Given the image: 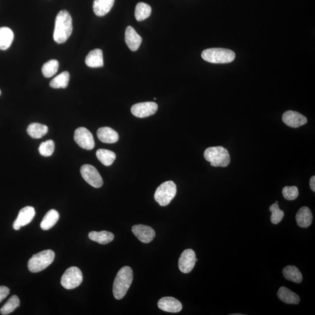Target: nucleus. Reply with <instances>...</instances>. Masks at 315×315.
<instances>
[{"label":"nucleus","instance_id":"obj_33","mask_svg":"<svg viewBox=\"0 0 315 315\" xmlns=\"http://www.w3.org/2000/svg\"><path fill=\"white\" fill-rule=\"evenodd\" d=\"M39 153L44 157H50L54 152V143L52 140L42 143L39 148Z\"/></svg>","mask_w":315,"mask_h":315},{"label":"nucleus","instance_id":"obj_22","mask_svg":"<svg viewBox=\"0 0 315 315\" xmlns=\"http://www.w3.org/2000/svg\"><path fill=\"white\" fill-rule=\"evenodd\" d=\"M88 237L91 240L96 242L98 244L106 245L112 241L114 236L112 233L103 231L101 232L92 231L89 233Z\"/></svg>","mask_w":315,"mask_h":315},{"label":"nucleus","instance_id":"obj_18","mask_svg":"<svg viewBox=\"0 0 315 315\" xmlns=\"http://www.w3.org/2000/svg\"><path fill=\"white\" fill-rule=\"evenodd\" d=\"M85 63L92 68L104 66L103 52L99 49L91 51L85 58Z\"/></svg>","mask_w":315,"mask_h":315},{"label":"nucleus","instance_id":"obj_27","mask_svg":"<svg viewBox=\"0 0 315 315\" xmlns=\"http://www.w3.org/2000/svg\"><path fill=\"white\" fill-rule=\"evenodd\" d=\"M96 155L100 161L106 166L112 165L116 157V154L113 152L105 149L98 150Z\"/></svg>","mask_w":315,"mask_h":315},{"label":"nucleus","instance_id":"obj_31","mask_svg":"<svg viewBox=\"0 0 315 315\" xmlns=\"http://www.w3.org/2000/svg\"><path fill=\"white\" fill-rule=\"evenodd\" d=\"M59 63L57 60H51L43 65L42 71L46 78H51L57 73L58 70Z\"/></svg>","mask_w":315,"mask_h":315},{"label":"nucleus","instance_id":"obj_10","mask_svg":"<svg viewBox=\"0 0 315 315\" xmlns=\"http://www.w3.org/2000/svg\"><path fill=\"white\" fill-rule=\"evenodd\" d=\"M158 105L153 102L139 103L131 107V113L134 116L144 118L155 114L158 110Z\"/></svg>","mask_w":315,"mask_h":315},{"label":"nucleus","instance_id":"obj_3","mask_svg":"<svg viewBox=\"0 0 315 315\" xmlns=\"http://www.w3.org/2000/svg\"><path fill=\"white\" fill-rule=\"evenodd\" d=\"M203 60L214 64L231 63L235 60V52L229 49L211 48L206 49L202 52Z\"/></svg>","mask_w":315,"mask_h":315},{"label":"nucleus","instance_id":"obj_12","mask_svg":"<svg viewBox=\"0 0 315 315\" xmlns=\"http://www.w3.org/2000/svg\"><path fill=\"white\" fill-rule=\"evenodd\" d=\"M35 216V209L31 206L25 207L19 211L17 218L13 224V228L19 230L22 226L29 224Z\"/></svg>","mask_w":315,"mask_h":315},{"label":"nucleus","instance_id":"obj_11","mask_svg":"<svg viewBox=\"0 0 315 315\" xmlns=\"http://www.w3.org/2000/svg\"><path fill=\"white\" fill-rule=\"evenodd\" d=\"M196 262V254L192 249L184 251L179 259V270L183 273H189L194 268Z\"/></svg>","mask_w":315,"mask_h":315},{"label":"nucleus","instance_id":"obj_9","mask_svg":"<svg viewBox=\"0 0 315 315\" xmlns=\"http://www.w3.org/2000/svg\"><path fill=\"white\" fill-rule=\"evenodd\" d=\"M74 138L75 142L82 149L91 150L95 147L93 134L86 128L80 127L75 130Z\"/></svg>","mask_w":315,"mask_h":315},{"label":"nucleus","instance_id":"obj_25","mask_svg":"<svg viewBox=\"0 0 315 315\" xmlns=\"http://www.w3.org/2000/svg\"><path fill=\"white\" fill-rule=\"evenodd\" d=\"M48 126L44 124L34 123L29 124L27 129V133L33 139H41L48 132Z\"/></svg>","mask_w":315,"mask_h":315},{"label":"nucleus","instance_id":"obj_16","mask_svg":"<svg viewBox=\"0 0 315 315\" xmlns=\"http://www.w3.org/2000/svg\"><path fill=\"white\" fill-rule=\"evenodd\" d=\"M125 42L131 51L139 49L142 42V38L131 26H127L125 32Z\"/></svg>","mask_w":315,"mask_h":315},{"label":"nucleus","instance_id":"obj_8","mask_svg":"<svg viewBox=\"0 0 315 315\" xmlns=\"http://www.w3.org/2000/svg\"><path fill=\"white\" fill-rule=\"evenodd\" d=\"M81 174L83 179L94 188H100L103 185V179L97 169L90 165L81 166Z\"/></svg>","mask_w":315,"mask_h":315},{"label":"nucleus","instance_id":"obj_28","mask_svg":"<svg viewBox=\"0 0 315 315\" xmlns=\"http://www.w3.org/2000/svg\"><path fill=\"white\" fill-rule=\"evenodd\" d=\"M152 14V7L144 2H139L135 9V17L138 21H142Z\"/></svg>","mask_w":315,"mask_h":315},{"label":"nucleus","instance_id":"obj_6","mask_svg":"<svg viewBox=\"0 0 315 315\" xmlns=\"http://www.w3.org/2000/svg\"><path fill=\"white\" fill-rule=\"evenodd\" d=\"M177 192L176 185L172 181H166L157 188L154 199L160 206H168L175 198Z\"/></svg>","mask_w":315,"mask_h":315},{"label":"nucleus","instance_id":"obj_20","mask_svg":"<svg viewBox=\"0 0 315 315\" xmlns=\"http://www.w3.org/2000/svg\"><path fill=\"white\" fill-rule=\"evenodd\" d=\"M277 296L279 299L287 304L297 305L300 302L299 296L285 287L279 288Z\"/></svg>","mask_w":315,"mask_h":315},{"label":"nucleus","instance_id":"obj_24","mask_svg":"<svg viewBox=\"0 0 315 315\" xmlns=\"http://www.w3.org/2000/svg\"><path fill=\"white\" fill-rule=\"evenodd\" d=\"M14 33L8 27L0 28V50L5 51L12 44Z\"/></svg>","mask_w":315,"mask_h":315},{"label":"nucleus","instance_id":"obj_7","mask_svg":"<svg viewBox=\"0 0 315 315\" xmlns=\"http://www.w3.org/2000/svg\"><path fill=\"white\" fill-rule=\"evenodd\" d=\"M83 280V274L80 269L77 267H71L65 271L62 276L61 284L67 290H73L80 286Z\"/></svg>","mask_w":315,"mask_h":315},{"label":"nucleus","instance_id":"obj_34","mask_svg":"<svg viewBox=\"0 0 315 315\" xmlns=\"http://www.w3.org/2000/svg\"><path fill=\"white\" fill-rule=\"evenodd\" d=\"M283 195L287 200H294L299 195V191L296 186H285L283 189Z\"/></svg>","mask_w":315,"mask_h":315},{"label":"nucleus","instance_id":"obj_13","mask_svg":"<svg viewBox=\"0 0 315 315\" xmlns=\"http://www.w3.org/2000/svg\"><path fill=\"white\" fill-rule=\"evenodd\" d=\"M282 120L287 126L298 128L307 123V118L303 114L293 110L285 111L282 117Z\"/></svg>","mask_w":315,"mask_h":315},{"label":"nucleus","instance_id":"obj_37","mask_svg":"<svg viewBox=\"0 0 315 315\" xmlns=\"http://www.w3.org/2000/svg\"><path fill=\"white\" fill-rule=\"evenodd\" d=\"M1 91H0V95H1Z\"/></svg>","mask_w":315,"mask_h":315},{"label":"nucleus","instance_id":"obj_32","mask_svg":"<svg viewBox=\"0 0 315 315\" xmlns=\"http://www.w3.org/2000/svg\"><path fill=\"white\" fill-rule=\"evenodd\" d=\"M269 210L271 212V222L274 224H278L284 218V211L279 208L278 203H274L270 207Z\"/></svg>","mask_w":315,"mask_h":315},{"label":"nucleus","instance_id":"obj_19","mask_svg":"<svg viewBox=\"0 0 315 315\" xmlns=\"http://www.w3.org/2000/svg\"><path fill=\"white\" fill-rule=\"evenodd\" d=\"M313 220V215L310 209L307 207H303L297 213L296 221L297 225L301 228H308Z\"/></svg>","mask_w":315,"mask_h":315},{"label":"nucleus","instance_id":"obj_15","mask_svg":"<svg viewBox=\"0 0 315 315\" xmlns=\"http://www.w3.org/2000/svg\"><path fill=\"white\" fill-rule=\"evenodd\" d=\"M160 310L170 313H178L182 310L180 302L173 297H163L158 303Z\"/></svg>","mask_w":315,"mask_h":315},{"label":"nucleus","instance_id":"obj_1","mask_svg":"<svg viewBox=\"0 0 315 315\" xmlns=\"http://www.w3.org/2000/svg\"><path fill=\"white\" fill-rule=\"evenodd\" d=\"M73 20L67 10H61L55 18L53 33L54 40L57 44H64L70 38L73 32Z\"/></svg>","mask_w":315,"mask_h":315},{"label":"nucleus","instance_id":"obj_2","mask_svg":"<svg viewBox=\"0 0 315 315\" xmlns=\"http://www.w3.org/2000/svg\"><path fill=\"white\" fill-rule=\"evenodd\" d=\"M133 280V273L131 267L124 266L118 271L113 285V293L116 300H121L125 296Z\"/></svg>","mask_w":315,"mask_h":315},{"label":"nucleus","instance_id":"obj_36","mask_svg":"<svg viewBox=\"0 0 315 315\" xmlns=\"http://www.w3.org/2000/svg\"><path fill=\"white\" fill-rule=\"evenodd\" d=\"M310 188L311 190H313L314 192H315V176L311 177V178L310 179Z\"/></svg>","mask_w":315,"mask_h":315},{"label":"nucleus","instance_id":"obj_26","mask_svg":"<svg viewBox=\"0 0 315 315\" xmlns=\"http://www.w3.org/2000/svg\"><path fill=\"white\" fill-rule=\"evenodd\" d=\"M284 277L287 280L295 283H301L303 281V275L297 267L294 265H288L283 269Z\"/></svg>","mask_w":315,"mask_h":315},{"label":"nucleus","instance_id":"obj_30","mask_svg":"<svg viewBox=\"0 0 315 315\" xmlns=\"http://www.w3.org/2000/svg\"><path fill=\"white\" fill-rule=\"evenodd\" d=\"M19 305H20V301L18 296L15 295H12L1 308L0 313L2 315H8L13 313L16 308L19 307Z\"/></svg>","mask_w":315,"mask_h":315},{"label":"nucleus","instance_id":"obj_29","mask_svg":"<svg viewBox=\"0 0 315 315\" xmlns=\"http://www.w3.org/2000/svg\"><path fill=\"white\" fill-rule=\"evenodd\" d=\"M70 80V74L68 71H64L57 75L51 81L50 86L55 89L67 88Z\"/></svg>","mask_w":315,"mask_h":315},{"label":"nucleus","instance_id":"obj_4","mask_svg":"<svg viewBox=\"0 0 315 315\" xmlns=\"http://www.w3.org/2000/svg\"><path fill=\"white\" fill-rule=\"evenodd\" d=\"M205 158L214 167L228 166L231 162L228 151L221 146L209 147L204 153Z\"/></svg>","mask_w":315,"mask_h":315},{"label":"nucleus","instance_id":"obj_35","mask_svg":"<svg viewBox=\"0 0 315 315\" xmlns=\"http://www.w3.org/2000/svg\"><path fill=\"white\" fill-rule=\"evenodd\" d=\"M9 289L7 287L0 286V303L8 296Z\"/></svg>","mask_w":315,"mask_h":315},{"label":"nucleus","instance_id":"obj_23","mask_svg":"<svg viewBox=\"0 0 315 315\" xmlns=\"http://www.w3.org/2000/svg\"><path fill=\"white\" fill-rule=\"evenodd\" d=\"M59 217H60V215L56 210L54 209L49 210L41 223V229L45 231L51 229L56 224Z\"/></svg>","mask_w":315,"mask_h":315},{"label":"nucleus","instance_id":"obj_21","mask_svg":"<svg viewBox=\"0 0 315 315\" xmlns=\"http://www.w3.org/2000/svg\"><path fill=\"white\" fill-rule=\"evenodd\" d=\"M114 0H94L93 9L98 16H104L109 13L114 5Z\"/></svg>","mask_w":315,"mask_h":315},{"label":"nucleus","instance_id":"obj_5","mask_svg":"<svg viewBox=\"0 0 315 315\" xmlns=\"http://www.w3.org/2000/svg\"><path fill=\"white\" fill-rule=\"evenodd\" d=\"M54 252L45 250L32 256L28 263L29 270L32 273H38L47 268L54 261Z\"/></svg>","mask_w":315,"mask_h":315},{"label":"nucleus","instance_id":"obj_17","mask_svg":"<svg viewBox=\"0 0 315 315\" xmlns=\"http://www.w3.org/2000/svg\"><path fill=\"white\" fill-rule=\"evenodd\" d=\"M97 136L101 142L107 144L115 143L119 140V134L109 127L100 128L97 131Z\"/></svg>","mask_w":315,"mask_h":315},{"label":"nucleus","instance_id":"obj_14","mask_svg":"<svg viewBox=\"0 0 315 315\" xmlns=\"http://www.w3.org/2000/svg\"><path fill=\"white\" fill-rule=\"evenodd\" d=\"M132 232L138 239L144 244H149L156 236L155 231L150 226L144 225H134Z\"/></svg>","mask_w":315,"mask_h":315}]
</instances>
